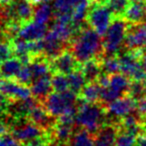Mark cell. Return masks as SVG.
Returning <instances> with one entry per match:
<instances>
[{"label": "cell", "instance_id": "1", "mask_svg": "<svg viewBox=\"0 0 146 146\" xmlns=\"http://www.w3.org/2000/svg\"><path fill=\"white\" fill-rule=\"evenodd\" d=\"M91 27L86 25L76 34L70 43V50L80 64L103 56V39Z\"/></svg>", "mask_w": 146, "mask_h": 146}, {"label": "cell", "instance_id": "2", "mask_svg": "<svg viewBox=\"0 0 146 146\" xmlns=\"http://www.w3.org/2000/svg\"><path fill=\"white\" fill-rule=\"evenodd\" d=\"M75 122L77 127L84 128L95 135L105 124H108L107 110L103 104L89 103L78 98Z\"/></svg>", "mask_w": 146, "mask_h": 146}, {"label": "cell", "instance_id": "3", "mask_svg": "<svg viewBox=\"0 0 146 146\" xmlns=\"http://www.w3.org/2000/svg\"><path fill=\"white\" fill-rule=\"evenodd\" d=\"M77 94L72 90L50 93L42 102L46 110L54 117L63 115H74L77 113Z\"/></svg>", "mask_w": 146, "mask_h": 146}, {"label": "cell", "instance_id": "4", "mask_svg": "<svg viewBox=\"0 0 146 146\" xmlns=\"http://www.w3.org/2000/svg\"><path fill=\"white\" fill-rule=\"evenodd\" d=\"M129 23L122 17H116L103 38V55H115L124 45Z\"/></svg>", "mask_w": 146, "mask_h": 146}, {"label": "cell", "instance_id": "5", "mask_svg": "<svg viewBox=\"0 0 146 146\" xmlns=\"http://www.w3.org/2000/svg\"><path fill=\"white\" fill-rule=\"evenodd\" d=\"M142 50H128L119 56L120 72L132 81H142L146 79V69L141 63Z\"/></svg>", "mask_w": 146, "mask_h": 146}, {"label": "cell", "instance_id": "6", "mask_svg": "<svg viewBox=\"0 0 146 146\" xmlns=\"http://www.w3.org/2000/svg\"><path fill=\"white\" fill-rule=\"evenodd\" d=\"M114 18L113 13L103 2L95 1L90 7L85 20L88 26L100 36H104Z\"/></svg>", "mask_w": 146, "mask_h": 146}, {"label": "cell", "instance_id": "7", "mask_svg": "<svg viewBox=\"0 0 146 146\" xmlns=\"http://www.w3.org/2000/svg\"><path fill=\"white\" fill-rule=\"evenodd\" d=\"M11 135L21 144H26L32 140L46 136L47 132L33 123L28 118H17L10 127Z\"/></svg>", "mask_w": 146, "mask_h": 146}, {"label": "cell", "instance_id": "8", "mask_svg": "<svg viewBox=\"0 0 146 146\" xmlns=\"http://www.w3.org/2000/svg\"><path fill=\"white\" fill-rule=\"evenodd\" d=\"M136 102L137 100H135L130 95H125L107 104L106 110H107L108 124H110L109 120H111V124H115L114 121L118 120L119 122L126 115L135 111Z\"/></svg>", "mask_w": 146, "mask_h": 146}, {"label": "cell", "instance_id": "9", "mask_svg": "<svg viewBox=\"0 0 146 146\" xmlns=\"http://www.w3.org/2000/svg\"><path fill=\"white\" fill-rule=\"evenodd\" d=\"M50 66L53 73L69 75L73 71L79 69L80 63L73 55L71 50H64L57 57L50 60Z\"/></svg>", "mask_w": 146, "mask_h": 146}, {"label": "cell", "instance_id": "10", "mask_svg": "<svg viewBox=\"0 0 146 146\" xmlns=\"http://www.w3.org/2000/svg\"><path fill=\"white\" fill-rule=\"evenodd\" d=\"M0 91L10 100H21L31 97L30 87L16 79H0Z\"/></svg>", "mask_w": 146, "mask_h": 146}, {"label": "cell", "instance_id": "11", "mask_svg": "<svg viewBox=\"0 0 146 146\" xmlns=\"http://www.w3.org/2000/svg\"><path fill=\"white\" fill-rule=\"evenodd\" d=\"M124 45L128 50H142L146 47V22L130 25Z\"/></svg>", "mask_w": 146, "mask_h": 146}, {"label": "cell", "instance_id": "12", "mask_svg": "<svg viewBox=\"0 0 146 146\" xmlns=\"http://www.w3.org/2000/svg\"><path fill=\"white\" fill-rule=\"evenodd\" d=\"M27 118L30 121H32L33 123L38 125L39 127H41L43 130H45L47 133L51 131V129L55 125L57 120L56 117L52 116L47 111L46 108L44 107V105L41 102L37 103L32 108Z\"/></svg>", "mask_w": 146, "mask_h": 146}, {"label": "cell", "instance_id": "13", "mask_svg": "<svg viewBox=\"0 0 146 146\" xmlns=\"http://www.w3.org/2000/svg\"><path fill=\"white\" fill-rule=\"evenodd\" d=\"M66 43L58 38L51 30H48L43 38V56L49 61L58 56L60 53L66 50Z\"/></svg>", "mask_w": 146, "mask_h": 146}, {"label": "cell", "instance_id": "14", "mask_svg": "<svg viewBox=\"0 0 146 146\" xmlns=\"http://www.w3.org/2000/svg\"><path fill=\"white\" fill-rule=\"evenodd\" d=\"M47 24H41L34 20H30L28 22L22 24L18 36L26 41H36L43 39L48 32Z\"/></svg>", "mask_w": 146, "mask_h": 146}, {"label": "cell", "instance_id": "15", "mask_svg": "<svg viewBox=\"0 0 146 146\" xmlns=\"http://www.w3.org/2000/svg\"><path fill=\"white\" fill-rule=\"evenodd\" d=\"M29 87H30L31 94L33 97L42 103L53 89L52 76L51 74H48V75L37 78V79L33 80Z\"/></svg>", "mask_w": 146, "mask_h": 146}, {"label": "cell", "instance_id": "16", "mask_svg": "<svg viewBox=\"0 0 146 146\" xmlns=\"http://www.w3.org/2000/svg\"><path fill=\"white\" fill-rule=\"evenodd\" d=\"M123 18L130 25L146 22V0L130 3L124 13Z\"/></svg>", "mask_w": 146, "mask_h": 146}, {"label": "cell", "instance_id": "17", "mask_svg": "<svg viewBox=\"0 0 146 146\" xmlns=\"http://www.w3.org/2000/svg\"><path fill=\"white\" fill-rule=\"evenodd\" d=\"M118 128L116 124H105L95 134L94 146H115Z\"/></svg>", "mask_w": 146, "mask_h": 146}, {"label": "cell", "instance_id": "18", "mask_svg": "<svg viewBox=\"0 0 146 146\" xmlns=\"http://www.w3.org/2000/svg\"><path fill=\"white\" fill-rule=\"evenodd\" d=\"M79 69L83 73L87 82L98 81L100 75L103 73L101 68V63H100V58H94L84 63H81Z\"/></svg>", "mask_w": 146, "mask_h": 146}, {"label": "cell", "instance_id": "19", "mask_svg": "<svg viewBox=\"0 0 146 146\" xmlns=\"http://www.w3.org/2000/svg\"><path fill=\"white\" fill-rule=\"evenodd\" d=\"M23 63L18 57H10L0 64V77L3 79H15Z\"/></svg>", "mask_w": 146, "mask_h": 146}, {"label": "cell", "instance_id": "20", "mask_svg": "<svg viewBox=\"0 0 146 146\" xmlns=\"http://www.w3.org/2000/svg\"><path fill=\"white\" fill-rule=\"evenodd\" d=\"M101 86L97 81L87 82L79 93V98L89 103H97L100 101Z\"/></svg>", "mask_w": 146, "mask_h": 146}, {"label": "cell", "instance_id": "21", "mask_svg": "<svg viewBox=\"0 0 146 146\" xmlns=\"http://www.w3.org/2000/svg\"><path fill=\"white\" fill-rule=\"evenodd\" d=\"M95 135L84 128L75 130L68 142V146H94Z\"/></svg>", "mask_w": 146, "mask_h": 146}, {"label": "cell", "instance_id": "22", "mask_svg": "<svg viewBox=\"0 0 146 146\" xmlns=\"http://www.w3.org/2000/svg\"><path fill=\"white\" fill-rule=\"evenodd\" d=\"M95 0H78L72 11V21L75 25H82L83 20L86 19L90 7Z\"/></svg>", "mask_w": 146, "mask_h": 146}, {"label": "cell", "instance_id": "23", "mask_svg": "<svg viewBox=\"0 0 146 146\" xmlns=\"http://www.w3.org/2000/svg\"><path fill=\"white\" fill-rule=\"evenodd\" d=\"M130 84V78H128L123 73H115L109 75V82L107 85L111 86L113 89L118 91L122 95H125V93H128Z\"/></svg>", "mask_w": 146, "mask_h": 146}, {"label": "cell", "instance_id": "24", "mask_svg": "<svg viewBox=\"0 0 146 146\" xmlns=\"http://www.w3.org/2000/svg\"><path fill=\"white\" fill-rule=\"evenodd\" d=\"M100 63H101L102 72L107 75H112L120 72L119 57L115 55H103L100 58Z\"/></svg>", "mask_w": 146, "mask_h": 146}, {"label": "cell", "instance_id": "25", "mask_svg": "<svg viewBox=\"0 0 146 146\" xmlns=\"http://www.w3.org/2000/svg\"><path fill=\"white\" fill-rule=\"evenodd\" d=\"M52 16H54L53 7L50 6L49 3H47V4H42L35 7L33 20L41 24H47L52 18Z\"/></svg>", "mask_w": 146, "mask_h": 146}, {"label": "cell", "instance_id": "26", "mask_svg": "<svg viewBox=\"0 0 146 146\" xmlns=\"http://www.w3.org/2000/svg\"><path fill=\"white\" fill-rule=\"evenodd\" d=\"M67 77H68L69 81V89L72 90L73 92H75L76 94H79L82 88L84 87V85L87 83L83 73L81 72L80 69L73 71L69 75H67Z\"/></svg>", "mask_w": 146, "mask_h": 146}, {"label": "cell", "instance_id": "27", "mask_svg": "<svg viewBox=\"0 0 146 146\" xmlns=\"http://www.w3.org/2000/svg\"><path fill=\"white\" fill-rule=\"evenodd\" d=\"M113 13L114 17H122L129 6V0H100Z\"/></svg>", "mask_w": 146, "mask_h": 146}, {"label": "cell", "instance_id": "28", "mask_svg": "<svg viewBox=\"0 0 146 146\" xmlns=\"http://www.w3.org/2000/svg\"><path fill=\"white\" fill-rule=\"evenodd\" d=\"M78 0H53L54 15L72 14V11Z\"/></svg>", "mask_w": 146, "mask_h": 146}, {"label": "cell", "instance_id": "29", "mask_svg": "<svg viewBox=\"0 0 146 146\" xmlns=\"http://www.w3.org/2000/svg\"><path fill=\"white\" fill-rule=\"evenodd\" d=\"M138 136L124 130L118 129L115 146H135Z\"/></svg>", "mask_w": 146, "mask_h": 146}, {"label": "cell", "instance_id": "30", "mask_svg": "<svg viewBox=\"0 0 146 146\" xmlns=\"http://www.w3.org/2000/svg\"><path fill=\"white\" fill-rule=\"evenodd\" d=\"M52 87L56 92H64L69 90V81L67 75L54 73L52 76Z\"/></svg>", "mask_w": 146, "mask_h": 146}, {"label": "cell", "instance_id": "31", "mask_svg": "<svg viewBox=\"0 0 146 146\" xmlns=\"http://www.w3.org/2000/svg\"><path fill=\"white\" fill-rule=\"evenodd\" d=\"M15 79L18 82H20L21 84H24V85L29 86L33 81V76H32V72H31V69L29 67V64L24 65L21 67L20 71L17 74L16 78Z\"/></svg>", "mask_w": 146, "mask_h": 146}, {"label": "cell", "instance_id": "32", "mask_svg": "<svg viewBox=\"0 0 146 146\" xmlns=\"http://www.w3.org/2000/svg\"><path fill=\"white\" fill-rule=\"evenodd\" d=\"M128 94L135 100H138L143 97L144 95V88L142 81H132L130 84Z\"/></svg>", "mask_w": 146, "mask_h": 146}, {"label": "cell", "instance_id": "33", "mask_svg": "<svg viewBox=\"0 0 146 146\" xmlns=\"http://www.w3.org/2000/svg\"><path fill=\"white\" fill-rule=\"evenodd\" d=\"M13 54L10 40H0V64Z\"/></svg>", "mask_w": 146, "mask_h": 146}, {"label": "cell", "instance_id": "34", "mask_svg": "<svg viewBox=\"0 0 146 146\" xmlns=\"http://www.w3.org/2000/svg\"><path fill=\"white\" fill-rule=\"evenodd\" d=\"M135 111L141 117V119L146 120V96L137 100Z\"/></svg>", "mask_w": 146, "mask_h": 146}, {"label": "cell", "instance_id": "35", "mask_svg": "<svg viewBox=\"0 0 146 146\" xmlns=\"http://www.w3.org/2000/svg\"><path fill=\"white\" fill-rule=\"evenodd\" d=\"M5 146H23L22 144L19 141H17L12 135H8V134H5Z\"/></svg>", "mask_w": 146, "mask_h": 146}, {"label": "cell", "instance_id": "36", "mask_svg": "<svg viewBox=\"0 0 146 146\" xmlns=\"http://www.w3.org/2000/svg\"><path fill=\"white\" fill-rule=\"evenodd\" d=\"M135 146H146V129L137 137V142Z\"/></svg>", "mask_w": 146, "mask_h": 146}, {"label": "cell", "instance_id": "37", "mask_svg": "<svg viewBox=\"0 0 146 146\" xmlns=\"http://www.w3.org/2000/svg\"><path fill=\"white\" fill-rule=\"evenodd\" d=\"M8 131H9L8 126H7L6 124L2 121V120L0 119V137L3 136V135H5V134H7L8 133Z\"/></svg>", "mask_w": 146, "mask_h": 146}, {"label": "cell", "instance_id": "38", "mask_svg": "<svg viewBox=\"0 0 146 146\" xmlns=\"http://www.w3.org/2000/svg\"><path fill=\"white\" fill-rule=\"evenodd\" d=\"M29 1H30V3L34 7L39 6V5H42V4H47V3L53 2V0H29Z\"/></svg>", "mask_w": 146, "mask_h": 146}, {"label": "cell", "instance_id": "39", "mask_svg": "<svg viewBox=\"0 0 146 146\" xmlns=\"http://www.w3.org/2000/svg\"><path fill=\"white\" fill-rule=\"evenodd\" d=\"M13 2V0H0V6L5 7V6H8L9 4Z\"/></svg>", "mask_w": 146, "mask_h": 146}, {"label": "cell", "instance_id": "40", "mask_svg": "<svg viewBox=\"0 0 146 146\" xmlns=\"http://www.w3.org/2000/svg\"><path fill=\"white\" fill-rule=\"evenodd\" d=\"M141 63H142V65H143V67L146 69V53H144L143 55H142V57H141Z\"/></svg>", "mask_w": 146, "mask_h": 146}, {"label": "cell", "instance_id": "41", "mask_svg": "<svg viewBox=\"0 0 146 146\" xmlns=\"http://www.w3.org/2000/svg\"><path fill=\"white\" fill-rule=\"evenodd\" d=\"M0 146H5V137H4V135L0 137Z\"/></svg>", "mask_w": 146, "mask_h": 146}, {"label": "cell", "instance_id": "42", "mask_svg": "<svg viewBox=\"0 0 146 146\" xmlns=\"http://www.w3.org/2000/svg\"><path fill=\"white\" fill-rule=\"evenodd\" d=\"M131 2H136V1H143V0H129Z\"/></svg>", "mask_w": 146, "mask_h": 146}, {"label": "cell", "instance_id": "43", "mask_svg": "<svg viewBox=\"0 0 146 146\" xmlns=\"http://www.w3.org/2000/svg\"><path fill=\"white\" fill-rule=\"evenodd\" d=\"M95 1H100V0H95Z\"/></svg>", "mask_w": 146, "mask_h": 146}]
</instances>
